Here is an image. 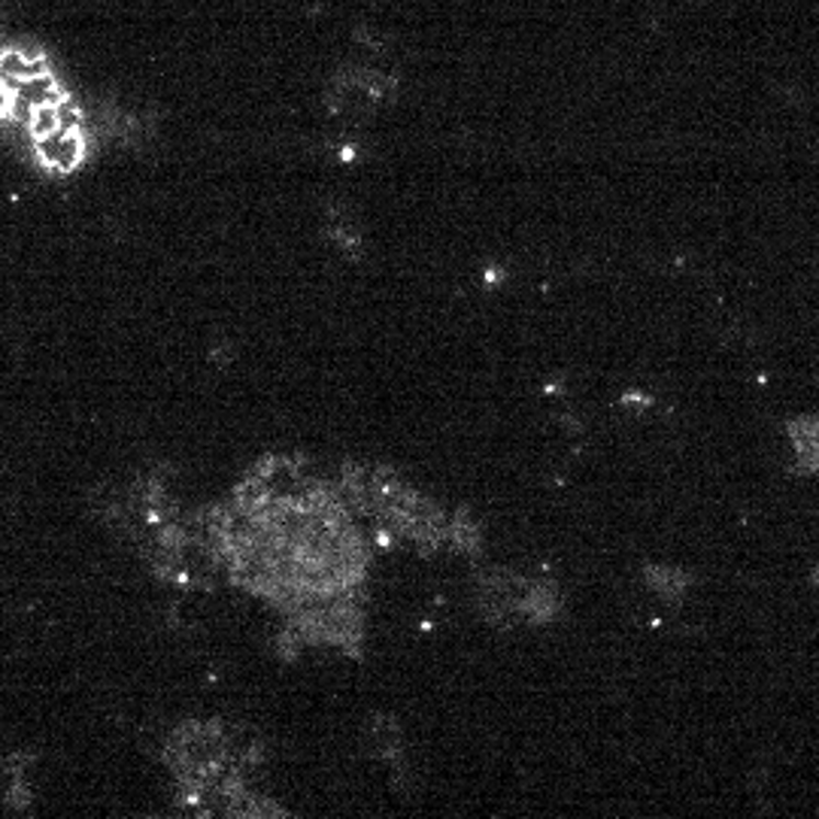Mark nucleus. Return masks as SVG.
I'll return each instance as SVG.
<instances>
[{
  "mask_svg": "<svg viewBox=\"0 0 819 819\" xmlns=\"http://www.w3.org/2000/svg\"><path fill=\"white\" fill-rule=\"evenodd\" d=\"M27 134H31V144L34 140H43V137H49L55 130L61 128V122H58V106H34L31 110V116H27Z\"/></svg>",
  "mask_w": 819,
  "mask_h": 819,
  "instance_id": "nucleus-5",
  "label": "nucleus"
},
{
  "mask_svg": "<svg viewBox=\"0 0 819 819\" xmlns=\"http://www.w3.org/2000/svg\"><path fill=\"white\" fill-rule=\"evenodd\" d=\"M86 158V134L82 130H65L61 128V144H58V161L55 170L58 173H70L77 170Z\"/></svg>",
  "mask_w": 819,
  "mask_h": 819,
  "instance_id": "nucleus-4",
  "label": "nucleus"
},
{
  "mask_svg": "<svg viewBox=\"0 0 819 819\" xmlns=\"http://www.w3.org/2000/svg\"><path fill=\"white\" fill-rule=\"evenodd\" d=\"M58 122H61V128L65 130H82V110L73 98H65L61 104H58Z\"/></svg>",
  "mask_w": 819,
  "mask_h": 819,
  "instance_id": "nucleus-6",
  "label": "nucleus"
},
{
  "mask_svg": "<svg viewBox=\"0 0 819 819\" xmlns=\"http://www.w3.org/2000/svg\"><path fill=\"white\" fill-rule=\"evenodd\" d=\"M477 595H480V611L492 623L544 625L556 619L561 611L556 585L522 577L516 571H501V568H489L480 573Z\"/></svg>",
  "mask_w": 819,
  "mask_h": 819,
  "instance_id": "nucleus-1",
  "label": "nucleus"
},
{
  "mask_svg": "<svg viewBox=\"0 0 819 819\" xmlns=\"http://www.w3.org/2000/svg\"><path fill=\"white\" fill-rule=\"evenodd\" d=\"M789 441H793L798 468L807 474L819 470V417H805L789 422Z\"/></svg>",
  "mask_w": 819,
  "mask_h": 819,
  "instance_id": "nucleus-2",
  "label": "nucleus"
},
{
  "mask_svg": "<svg viewBox=\"0 0 819 819\" xmlns=\"http://www.w3.org/2000/svg\"><path fill=\"white\" fill-rule=\"evenodd\" d=\"M647 583H650L652 592H659L662 599H683L690 580H686V571H683V568L652 565V568H647Z\"/></svg>",
  "mask_w": 819,
  "mask_h": 819,
  "instance_id": "nucleus-3",
  "label": "nucleus"
},
{
  "mask_svg": "<svg viewBox=\"0 0 819 819\" xmlns=\"http://www.w3.org/2000/svg\"><path fill=\"white\" fill-rule=\"evenodd\" d=\"M13 104H15V94L7 86H0V116H10L13 113Z\"/></svg>",
  "mask_w": 819,
  "mask_h": 819,
  "instance_id": "nucleus-7",
  "label": "nucleus"
}]
</instances>
